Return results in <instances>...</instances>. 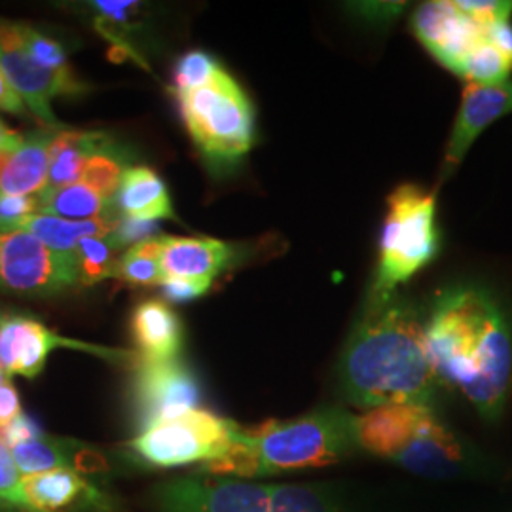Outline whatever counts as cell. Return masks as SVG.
I'll return each mask as SVG.
<instances>
[{
	"label": "cell",
	"instance_id": "6da1fadb",
	"mask_svg": "<svg viewBox=\"0 0 512 512\" xmlns=\"http://www.w3.org/2000/svg\"><path fill=\"white\" fill-rule=\"evenodd\" d=\"M425 344L437 380L497 420L511 387L512 332L494 296L473 285L442 291L425 319Z\"/></svg>",
	"mask_w": 512,
	"mask_h": 512
},
{
	"label": "cell",
	"instance_id": "7a4b0ae2",
	"mask_svg": "<svg viewBox=\"0 0 512 512\" xmlns=\"http://www.w3.org/2000/svg\"><path fill=\"white\" fill-rule=\"evenodd\" d=\"M338 372L349 401L368 410L385 404L431 408L440 384L427 353L425 321L395 296L370 298Z\"/></svg>",
	"mask_w": 512,
	"mask_h": 512
},
{
	"label": "cell",
	"instance_id": "3957f363",
	"mask_svg": "<svg viewBox=\"0 0 512 512\" xmlns=\"http://www.w3.org/2000/svg\"><path fill=\"white\" fill-rule=\"evenodd\" d=\"M357 418L344 408H321L291 421L239 427L230 450L198 473L255 480L338 463L359 450Z\"/></svg>",
	"mask_w": 512,
	"mask_h": 512
},
{
	"label": "cell",
	"instance_id": "277c9868",
	"mask_svg": "<svg viewBox=\"0 0 512 512\" xmlns=\"http://www.w3.org/2000/svg\"><path fill=\"white\" fill-rule=\"evenodd\" d=\"M184 124L215 169L238 164L255 143V112L238 82L220 67L205 84L175 93Z\"/></svg>",
	"mask_w": 512,
	"mask_h": 512
},
{
	"label": "cell",
	"instance_id": "5b68a950",
	"mask_svg": "<svg viewBox=\"0 0 512 512\" xmlns=\"http://www.w3.org/2000/svg\"><path fill=\"white\" fill-rule=\"evenodd\" d=\"M387 203L389 213L380 241L374 298L393 296V291L420 272L439 249L435 194L414 184H403Z\"/></svg>",
	"mask_w": 512,
	"mask_h": 512
},
{
	"label": "cell",
	"instance_id": "8992f818",
	"mask_svg": "<svg viewBox=\"0 0 512 512\" xmlns=\"http://www.w3.org/2000/svg\"><path fill=\"white\" fill-rule=\"evenodd\" d=\"M236 421L203 408H192L156 421L129 442V448L150 467L173 469L222 458L238 435Z\"/></svg>",
	"mask_w": 512,
	"mask_h": 512
},
{
	"label": "cell",
	"instance_id": "52a82bcc",
	"mask_svg": "<svg viewBox=\"0 0 512 512\" xmlns=\"http://www.w3.org/2000/svg\"><path fill=\"white\" fill-rule=\"evenodd\" d=\"M76 283L74 256L57 253L21 230H0V291L50 298Z\"/></svg>",
	"mask_w": 512,
	"mask_h": 512
},
{
	"label": "cell",
	"instance_id": "ba28073f",
	"mask_svg": "<svg viewBox=\"0 0 512 512\" xmlns=\"http://www.w3.org/2000/svg\"><path fill=\"white\" fill-rule=\"evenodd\" d=\"M78 349L112 363H135L137 353L71 340L23 311L0 306V365L14 376L37 378L54 349Z\"/></svg>",
	"mask_w": 512,
	"mask_h": 512
},
{
	"label": "cell",
	"instance_id": "9c48e42d",
	"mask_svg": "<svg viewBox=\"0 0 512 512\" xmlns=\"http://www.w3.org/2000/svg\"><path fill=\"white\" fill-rule=\"evenodd\" d=\"M272 484L196 473L154 490L158 512H270Z\"/></svg>",
	"mask_w": 512,
	"mask_h": 512
},
{
	"label": "cell",
	"instance_id": "30bf717a",
	"mask_svg": "<svg viewBox=\"0 0 512 512\" xmlns=\"http://www.w3.org/2000/svg\"><path fill=\"white\" fill-rule=\"evenodd\" d=\"M200 403V382L179 359L150 363L137 357L133 376V406L139 433L156 421L200 408Z\"/></svg>",
	"mask_w": 512,
	"mask_h": 512
},
{
	"label": "cell",
	"instance_id": "8fae6325",
	"mask_svg": "<svg viewBox=\"0 0 512 512\" xmlns=\"http://www.w3.org/2000/svg\"><path fill=\"white\" fill-rule=\"evenodd\" d=\"M495 25L473 18L461 2H427L412 19L425 48L454 73L476 48L494 40Z\"/></svg>",
	"mask_w": 512,
	"mask_h": 512
},
{
	"label": "cell",
	"instance_id": "7c38bea8",
	"mask_svg": "<svg viewBox=\"0 0 512 512\" xmlns=\"http://www.w3.org/2000/svg\"><path fill=\"white\" fill-rule=\"evenodd\" d=\"M0 69L42 128L63 129L50 107L54 97L88 92V86L74 76L73 69L48 71L23 52H0Z\"/></svg>",
	"mask_w": 512,
	"mask_h": 512
},
{
	"label": "cell",
	"instance_id": "4fadbf2b",
	"mask_svg": "<svg viewBox=\"0 0 512 512\" xmlns=\"http://www.w3.org/2000/svg\"><path fill=\"white\" fill-rule=\"evenodd\" d=\"M511 112L512 80H501L494 84H467L446 150V171L450 173L454 167H458L484 129Z\"/></svg>",
	"mask_w": 512,
	"mask_h": 512
},
{
	"label": "cell",
	"instance_id": "5bb4252c",
	"mask_svg": "<svg viewBox=\"0 0 512 512\" xmlns=\"http://www.w3.org/2000/svg\"><path fill=\"white\" fill-rule=\"evenodd\" d=\"M433 410L421 404H385L357 418L359 446L378 458L399 461Z\"/></svg>",
	"mask_w": 512,
	"mask_h": 512
},
{
	"label": "cell",
	"instance_id": "9a60e30c",
	"mask_svg": "<svg viewBox=\"0 0 512 512\" xmlns=\"http://www.w3.org/2000/svg\"><path fill=\"white\" fill-rule=\"evenodd\" d=\"M23 495L29 512H73L99 505L105 499L88 476L73 469L23 476Z\"/></svg>",
	"mask_w": 512,
	"mask_h": 512
},
{
	"label": "cell",
	"instance_id": "2e32d148",
	"mask_svg": "<svg viewBox=\"0 0 512 512\" xmlns=\"http://www.w3.org/2000/svg\"><path fill=\"white\" fill-rule=\"evenodd\" d=\"M131 332L139 348V359L165 363L179 359L183 349V323L164 300L141 302L131 315Z\"/></svg>",
	"mask_w": 512,
	"mask_h": 512
},
{
	"label": "cell",
	"instance_id": "e0dca14e",
	"mask_svg": "<svg viewBox=\"0 0 512 512\" xmlns=\"http://www.w3.org/2000/svg\"><path fill=\"white\" fill-rule=\"evenodd\" d=\"M232 256V247L219 239L164 236L162 270L165 277L213 283L230 266Z\"/></svg>",
	"mask_w": 512,
	"mask_h": 512
},
{
	"label": "cell",
	"instance_id": "ac0fdd59",
	"mask_svg": "<svg viewBox=\"0 0 512 512\" xmlns=\"http://www.w3.org/2000/svg\"><path fill=\"white\" fill-rule=\"evenodd\" d=\"M397 463L421 476H452L463 463V448L454 433L431 412Z\"/></svg>",
	"mask_w": 512,
	"mask_h": 512
},
{
	"label": "cell",
	"instance_id": "d6986e66",
	"mask_svg": "<svg viewBox=\"0 0 512 512\" xmlns=\"http://www.w3.org/2000/svg\"><path fill=\"white\" fill-rule=\"evenodd\" d=\"M65 129V128H63ZM59 129H38L23 137L0 175V192L8 196H38L48 188L50 143Z\"/></svg>",
	"mask_w": 512,
	"mask_h": 512
},
{
	"label": "cell",
	"instance_id": "ffe728a7",
	"mask_svg": "<svg viewBox=\"0 0 512 512\" xmlns=\"http://www.w3.org/2000/svg\"><path fill=\"white\" fill-rule=\"evenodd\" d=\"M122 219L67 220L52 215H27L16 220H0V230H21L40 239L57 253L73 255L80 241L93 236H109Z\"/></svg>",
	"mask_w": 512,
	"mask_h": 512
},
{
	"label": "cell",
	"instance_id": "44dd1931",
	"mask_svg": "<svg viewBox=\"0 0 512 512\" xmlns=\"http://www.w3.org/2000/svg\"><path fill=\"white\" fill-rule=\"evenodd\" d=\"M116 207L124 219L141 222L175 219L167 186L156 171L131 165L116 196Z\"/></svg>",
	"mask_w": 512,
	"mask_h": 512
},
{
	"label": "cell",
	"instance_id": "7402d4cb",
	"mask_svg": "<svg viewBox=\"0 0 512 512\" xmlns=\"http://www.w3.org/2000/svg\"><path fill=\"white\" fill-rule=\"evenodd\" d=\"M101 131H78L59 129L50 143V177L48 188H63L69 184L82 183L84 169L93 152L103 141Z\"/></svg>",
	"mask_w": 512,
	"mask_h": 512
},
{
	"label": "cell",
	"instance_id": "603a6c76",
	"mask_svg": "<svg viewBox=\"0 0 512 512\" xmlns=\"http://www.w3.org/2000/svg\"><path fill=\"white\" fill-rule=\"evenodd\" d=\"M38 213L67 220H101L120 217L116 202L97 194L88 184L46 188L38 194Z\"/></svg>",
	"mask_w": 512,
	"mask_h": 512
},
{
	"label": "cell",
	"instance_id": "cb8c5ba5",
	"mask_svg": "<svg viewBox=\"0 0 512 512\" xmlns=\"http://www.w3.org/2000/svg\"><path fill=\"white\" fill-rule=\"evenodd\" d=\"M80 444L74 440L55 439L52 435H40L37 439L14 446L12 458L21 476L40 475L55 469H73Z\"/></svg>",
	"mask_w": 512,
	"mask_h": 512
},
{
	"label": "cell",
	"instance_id": "d4e9b609",
	"mask_svg": "<svg viewBox=\"0 0 512 512\" xmlns=\"http://www.w3.org/2000/svg\"><path fill=\"white\" fill-rule=\"evenodd\" d=\"M129 167L131 165L124 148L114 143L105 133L101 145L93 152L90 162L84 169L82 183L88 184L97 194H101L110 202H116V196L120 192V186Z\"/></svg>",
	"mask_w": 512,
	"mask_h": 512
},
{
	"label": "cell",
	"instance_id": "484cf974",
	"mask_svg": "<svg viewBox=\"0 0 512 512\" xmlns=\"http://www.w3.org/2000/svg\"><path fill=\"white\" fill-rule=\"evenodd\" d=\"M162 253H164V236L141 241L124 251L118 258L114 279H122L131 285L150 287L162 285L165 275L162 270Z\"/></svg>",
	"mask_w": 512,
	"mask_h": 512
},
{
	"label": "cell",
	"instance_id": "4316f807",
	"mask_svg": "<svg viewBox=\"0 0 512 512\" xmlns=\"http://www.w3.org/2000/svg\"><path fill=\"white\" fill-rule=\"evenodd\" d=\"M118 249L109 236H93L80 241L74 251L76 283L82 287H92L101 281L114 279L118 266Z\"/></svg>",
	"mask_w": 512,
	"mask_h": 512
},
{
	"label": "cell",
	"instance_id": "83f0119b",
	"mask_svg": "<svg viewBox=\"0 0 512 512\" xmlns=\"http://www.w3.org/2000/svg\"><path fill=\"white\" fill-rule=\"evenodd\" d=\"M270 512H336V505L321 488L272 484Z\"/></svg>",
	"mask_w": 512,
	"mask_h": 512
},
{
	"label": "cell",
	"instance_id": "f1b7e54d",
	"mask_svg": "<svg viewBox=\"0 0 512 512\" xmlns=\"http://www.w3.org/2000/svg\"><path fill=\"white\" fill-rule=\"evenodd\" d=\"M23 54L29 55L35 63L48 71L71 69L63 46L54 38L38 33L37 29L29 25H23Z\"/></svg>",
	"mask_w": 512,
	"mask_h": 512
},
{
	"label": "cell",
	"instance_id": "f546056e",
	"mask_svg": "<svg viewBox=\"0 0 512 512\" xmlns=\"http://www.w3.org/2000/svg\"><path fill=\"white\" fill-rule=\"evenodd\" d=\"M0 503L2 509L29 512L23 495V476L18 471L10 448L0 440Z\"/></svg>",
	"mask_w": 512,
	"mask_h": 512
},
{
	"label": "cell",
	"instance_id": "4dcf8cb0",
	"mask_svg": "<svg viewBox=\"0 0 512 512\" xmlns=\"http://www.w3.org/2000/svg\"><path fill=\"white\" fill-rule=\"evenodd\" d=\"M219 69V63L205 52L184 55L175 69V93L188 92L202 86Z\"/></svg>",
	"mask_w": 512,
	"mask_h": 512
},
{
	"label": "cell",
	"instance_id": "1f68e13d",
	"mask_svg": "<svg viewBox=\"0 0 512 512\" xmlns=\"http://www.w3.org/2000/svg\"><path fill=\"white\" fill-rule=\"evenodd\" d=\"M154 234H158V226L156 222H141V220L120 219L118 226L109 234L110 241L114 243V247L118 251L133 247L141 241L156 238Z\"/></svg>",
	"mask_w": 512,
	"mask_h": 512
},
{
	"label": "cell",
	"instance_id": "d6a6232c",
	"mask_svg": "<svg viewBox=\"0 0 512 512\" xmlns=\"http://www.w3.org/2000/svg\"><path fill=\"white\" fill-rule=\"evenodd\" d=\"M40 435H44V431L40 429L37 421L33 418H29L27 414H19L18 418L2 425L0 427V440L12 450L14 446H18L21 442H27V440L37 439Z\"/></svg>",
	"mask_w": 512,
	"mask_h": 512
},
{
	"label": "cell",
	"instance_id": "836d02e7",
	"mask_svg": "<svg viewBox=\"0 0 512 512\" xmlns=\"http://www.w3.org/2000/svg\"><path fill=\"white\" fill-rule=\"evenodd\" d=\"M165 298L171 302H188L196 300L211 289V283L203 281H190V279H175V277H165L162 283Z\"/></svg>",
	"mask_w": 512,
	"mask_h": 512
},
{
	"label": "cell",
	"instance_id": "e575fe53",
	"mask_svg": "<svg viewBox=\"0 0 512 512\" xmlns=\"http://www.w3.org/2000/svg\"><path fill=\"white\" fill-rule=\"evenodd\" d=\"M21 414L18 391L12 382L0 387V427L10 423Z\"/></svg>",
	"mask_w": 512,
	"mask_h": 512
},
{
	"label": "cell",
	"instance_id": "d590c367",
	"mask_svg": "<svg viewBox=\"0 0 512 512\" xmlns=\"http://www.w3.org/2000/svg\"><path fill=\"white\" fill-rule=\"evenodd\" d=\"M0 110H4L8 114H16V116H27V107H25L23 99L12 88V84L8 82L2 69H0Z\"/></svg>",
	"mask_w": 512,
	"mask_h": 512
},
{
	"label": "cell",
	"instance_id": "8d00e7d4",
	"mask_svg": "<svg viewBox=\"0 0 512 512\" xmlns=\"http://www.w3.org/2000/svg\"><path fill=\"white\" fill-rule=\"evenodd\" d=\"M21 143H23V135H18L14 129L8 128V126L0 120V148L19 147Z\"/></svg>",
	"mask_w": 512,
	"mask_h": 512
},
{
	"label": "cell",
	"instance_id": "74e56055",
	"mask_svg": "<svg viewBox=\"0 0 512 512\" xmlns=\"http://www.w3.org/2000/svg\"><path fill=\"white\" fill-rule=\"evenodd\" d=\"M21 147V145H19ZM19 147H2L0 148V175L4 173V169H6V165L10 162V158H12V154L18 150Z\"/></svg>",
	"mask_w": 512,
	"mask_h": 512
},
{
	"label": "cell",
	"instance_id": "f35d334b",
	"mask_svg": "<svg viewBox=\"0 0 512 512\" xmlns=\"http://www.w3.org/2000/svg\"><path fill=\"white\" fill-rule=\"evenodd\" d=\"M8 382H10V374L0 365V387L4 384H8Z\"/></svg>",
	"mask_w": 512,
	"mask_h": 512
},
{
	"label": "cell",
	"instance_id": "ab89813d",
	"mask_svg": "<svg viewBox=\"0 0 512 512\" xmlns=\"http://www.w3.org/2000/svg\"><path fill=\"white\" fill-rule=\"evenodd\" d=\"M0 509H2V503H0Z\"/></svg>",
	"mask_w": 512,
	"mask_h": 512
}]
</instances>
